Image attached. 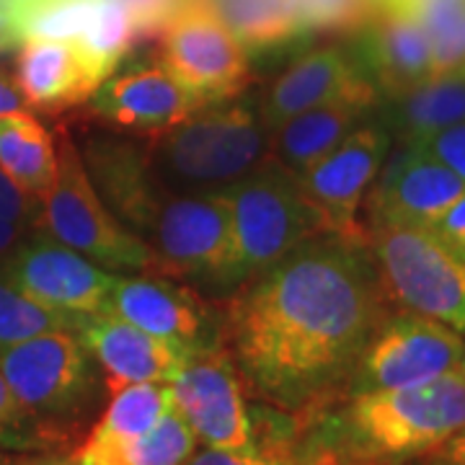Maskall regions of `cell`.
<instances>
[{
  "mask_svg": "<svg viewBox=\"0 0 465 465\" xmlns=\"http://www.w3.org/2000/svg\"><path fill=\"white\" fill-rule=\"evenodd\" d=\"M460 367H463V375H465V351H463V365H460Z\"/></svg>",
  "mask_w": 465,
  "mask_h": 465,
  "instance_id": "7bdbcfd3",
  "label": "cell"
},
{
  "mask_svg": "<svg viewBox=\"0 0 465 465\" xmlns=\"http://www.w3.org/2000/svg\"><path fill=\"white\" fill-rule=\"evenodd\" d=\"M39 217L54 241L109 272H148L158 256L101 200L70 137L57 145V176L39 200Z\"/></svg>",
  "mask_w": 465,
  "mask_h": 465,
  "instance_id": "5b68a950",
  "label": "cell"
},
{
  "mask_svg": "<svg viewBox=\"0 0 465 465\" xmlns=\"http://www.w3.org/2000/svg\"><path fill=\"white\" fill-rule=\"evenodd\" d=\"M463 333L448 323L403 311L381 321L351 367V396L421 385L463 365Z\"/></svg>",
  "mask_w": 465,
  "mask_h": 465,
  "instance_id": "9c48e42d",
  "label": "cell"
},
{
  "mask_svg": "<svg viewBox=\"0 0 465 465\" xmlns=\"http://www.w3.org/2000/svg\"><path fill=\"white\" fill-rule=\"evenodd\" d=\"M88 176L106 202V207L122 223H130L137 231H148L150 220L163 200L155 189V173L148 155H140L133 145L124 143H91L85 150Z\"/></svg>",
  "mask_w": 465,
  "mask_h": 465,
  "instance_id": "44dd1931",
  "label": "cell"
},
{
  "mask_svg": "<svg viewBox=\"0 0 465 465\" xmlns=\"http://www.w3.org/2000/svg\"><path fill=\"white\" fill-rule=\"evenodd\" d=\"M246 50H269L305 32L295 0H215Z\"/></svg>",
  "mask_w": 465,
  "mask_h": 465,
  "instance_id": "4316f807",
  "label": "cell"
},
{
  "mask_svg": "<svg viewBox=\"0 0 465 465\" xmlns=\"http://www.w3.org/2000/svg\"><path fill=\"white\" fill-rule=\"evenodd\" d=\"M140 36V26L124 0H104L88 32L75 42L84 54L106 81L116 63L127 54L133 42Z\"/></svg>",
  "mask_w": 465,
  "mask_h": 465,
  "instance_id": "f1b7e54d",
  "label": "cell"
},
{
  "mask_svg": "<svg viewBox=\"0 0 465 465\" xmlns=\"http://www.w3.org/2000/svg\"><path fill=\"white\" fill-rule=\"evenodd\" d=\"M104 313L197 351L207 341V308L192 290L161 277H114Z\"/></svg>",
  "mask_w": 465,
  "mask_h": 465,
  "instance_id": "d6986e66",
  "label": "cell"
},
{
  "mask_svg": "<svg viewBox=\"0 0 465 465\" xmlns=\"http://www.w3.org/2000/svg\"><path fill=\"white\" fill-rule=\"evenodd\" d=\"M171 393L173 409L204 448L241 450L253 442L243 382L223 349L192 351L171 382Z\"/></svg>",
  "mask_w": 465,
  "mask_h": 465,
  "instance_id": "4fadbf2b",
  "label": "cell"
},
{
  "mask_svg": "<svg viewBox=\"0 0 465 465\" xmlns=\"http://www.w3.org/2000/svg\"><path fill=\"white\" fill-rule=\"evenodd\" d=\"M341 432L347 460L399 463L432 455L465 432L463 367L421 385L354 393Z\"/></svg>",
  "mask_w": 465,
  "mask_h": 465,
  "instance_id": "7a4b0ae2",
  "label": "cell"
},
{
  "mask_svg": "<svg viewBox=\"0 0 465 465\" xmlns=\"http://www.w3.org/2000/svg\"><path fill=\"white\" fill-rule=\"evenodd\" d=\"M393 134L385 124L360 122L336 148L298 176L305 202L316 213L321 231L347 243L362 246L367 235L360 225V207L381 173Z\"/></svg>",
  "mask_w": 465,
  "mask_h": 465,
  "instance_id": "30bf717a",
  "label": "cell"
},
{
  "mask_svg": "<svg viewBox=\"0 0 465 465\" xmlns=\"http://www.w3.org/2000/svg\"><path fill=\"white\" fill-rule=\"evenodd\" d=\"M367 241L382 295L465 333V256L421 225L375 223Z\"/></svg>",
  "mask_w": 465,
  "mask_h": 465,
  "instance_id": "277c9868",
  "label": "cell"
},
{
  "mask_svg": "<svg viewBox=\"0 0 465 465\" xmlns=\"http://www.w3.org/2000/svg\"><path fill=\"white\" fill-rule=\"evenodd\" d=\"M269 137L262 116L246 104H225L183 119L153 140L155 179L182 192H220L266 163Z\"/></svg>",
  "mask_w": 465,
  "mask_h": 465,
  "instance_id": "3957f363",
  "label": "cell"
},
{
  "mask_svg": "<svg viewBox=\"0 0 465 465\" xmlns=\"http://www.w3.org/2000/svg\"><path fill=\"white\" fill-rule=\"evenodd\" d=\"M381 305L378 269L362 246L308 241L235 300V367L272 403L311 406L351 375L381 326Z\"/></svg>",
  "mask_w": 465,
  "mask_h": 465,
  "instance_id": "6da1fadb",
  "label": "cell"
},
{
  "mask_svg": "<svg viewBox=\"0 0 465 465\" xmlns=\"http://www.w3.org/2000/svg\"><path fill=\"white\" fill-rule=\"evenodd\" d=\"M32 465H75L73 458H34Z\"/></svg>",
  "mask_w": 465,
  "mask_h": 465,
  "instance_id": "b9f144b4",
  "label": "cell"
},
{
  "mask_svg": "<svg viewBox=\"0 0 465 465\" xmlns=\"http://www.w3.org/2000/svg\"><path fill=\"white\" fill-rule=\"evenodd\" d=\"M34 419L14 396V391L8 388V382L0 372V445L3 448H24L29 445V427Z\"/></svg>",
  "mask_w": 465,
  "mask_h": 465,
  "instance_id": "836d02e7",
  "label": "cell"
},
{
  "mask_svg": "<svg viewBox=\"0 0 465 465\" xmlns=\"http://www.w3.org/2000/svg\"><path fill=\"white\" fill-rule=\"evenodd\" d=\"M313 465H388V463H370V460H341V458H321Z\"/></svg>",
  "mask_w": 465,
  "mask_h": 465,
  "instance_id": "60d3db41",
  "label": "cell"
},
{
  "mask_svg": "<svg viewBox=\"0 0 465 465\" xmlns=\"http://www.w3.org/2000/svg\"><path fill=\"white\" fill-rule=\"evenodd\" d=\"M430 231L437 232L450 249L465 256V194H460L442 215L437 217V223L430 225Z\"/></svg>",
  "mask_w": 465,
  "mask_h": 465,
  "instance_id": "d590c367",
  "label": "cell"
},
{
  "mask_svg": "<svg viewBox=\"0 0 465 465\" xmlns=\"http://www.w3.org/2000/svg\"><path fill=\"white\" fill-rule=\"evenodd\" d=\"M0 277L52 311L81 318L106 311L116 274L47 232L21 241L5 256Z\"/></svg>",
  "mask_w": 465,
  "mask_h": 465,
  "instance_id": "7c38bea8",
  "label": "cell"
},
{
  "mask_svg": "<svg viewBox=\"0 0 465 465\" xmlns=\"http://www.w3.org/2000/svg\"><path fill=\"white\" fill-rule=\"evenodd\" d=\"M75 323L78 318L52 311L29 295H24L5 277H0V349L26 341L36 333L75 329Z\"/></svg>",
  "mask_w": 465,
  "mask_h": 465,
  "instance_id": "f546056e",
  "label": "cell"
},
{
  "mask_svg": "<svg viewBox=\"0 0 465 465\" xmlns=\"http://www.w3.org/2000/svg\"><path fill=\"white\" fill-rule=\"evenodd\" d=\"M421 460L434 465H465V432L455 434L442 448H437L432 455H427Z\"/></svg>",
  "mask_w": 465,
  "mask_h": 465,
  "instance_id": "8d00e7d4",
  "label": "cell"
},
{
  "mask_svg": "<svg viewBox=\"0 0 465 465\" xmlns=\"http://www.w3.org/2000/svg\"><path fill=\"white\" fill-rule=\"evenodd\" d=\"M339 99L375 106L381 94L354 54L341 47H318L305 52L282 75L274 78L262 101L259 116L266 133H272L284 119Z\"/></svg>",
  "mask_w": 465,
  "mask_h": 465,
  "instance_id": "9a60e30c",
  "label": "cell"
},
{
  "mask_svg": "<svg viewBox=\"0 0 465 465\" xmlns=\"http://www.w3.org/2000/svg\"><path fill=\"white\" fill-rule=\"evenodd\" d=\"M0 217L21 223V225H32L39 217V200L21 192L16 183L5 176L3 168H0Z\"/></svg>",
  "mask_w": 465,
  "mask_h": 465,
  "instance_id": "e575fe53",
  "label": "cell"
},
{
  "mask_svg": "<svg viewBox=\"0 0 465 465\" xmlns=\"http://www.w3.org/2000/svg\"><path fill=\"white\" fill-rule=\"evenodd\" d=\"M104 0H5L0 21L11 42H78Z\"/></svg>",
  "mask_w": 465,
  "mask_h": 465,
  "instance_id": "484cf974",
  "label": "cell"
},
{
  "mask_svg": "<svg viewBox=\"0 0 465 465\" xmlns=\"http://www.w3.org/2000/svg\"><path fill=\"white\" fill-rule=\"evenodd\" d=\"M370 109V104L351 99L305 109L269 133V150H274V161L298 179L321 158H326L365 119Z\"/></svg>",
  "mask_w": 465,
  "mask_h": 465,
  "instance_id": "7402d4cb",
  "label": "cell"
},
{
  "mask_svg": "<svg viewBox=\"0 0 465 465\" xmlns=\"http://www.w3.org/2000/svg\"><path fill=\"white\" fill-rule=\"evenodd\" d=\"M91 99L104 122L153 140L204 106L161 63L106 78Z\"/></svg>",
  "mask_w": 465,
  "mask_h": 465,
  "instance_id": "2e32d148",
  "label": "cell"
},
{
  "mask_svg": "<svg viewBox=\"0 0 465 465\" xmlns=\"http://www.w3.org/2000/svg\"><path fill=\"white\" fill-rule=\"evenodd\" d=\"M414 145L427 150L430 155H434L440 163H445L455 176H460L465 182V119L419 140Z\"/></svg>",
  "mask_w": 465,
  "mask_h": 465,
  "instance_id": "d6a6232c",
  "label": "cell"
},
{
  "mask_svg": "<svg viewBox=\"0 0 465 465\" xmlns=\"http://www.w3.org/2000/svg\"><path fill=\"white\" fill-rule=\"evenodd\" d=\"M197 445L200 440L189 430V424L176 409H171L153 430L127 442L124 448L99 458L78 460L75 465H186Z\"/></svg>",
  "mask_w": 465,
  "mask_h": 465,
  "instance_id": "83f0119b",
  "label": "cell"
},
{
  "mask_svg": "<svg viewBox=\"0 0 465 465\" xmlns=\"http://www.w3.org/2000/svg\"><path fill=\"white\" fill-rule=\"evenodd\" d=\"M34 458L29 455H16V452H8V450H0V465H32Z\"/></svg>",
  "mask_w": 465,
  "mask_h": 465,
  "instance_id": "ab89813d",
  "label": "cell"
},
{
  "mask_svg": "<svg viewBox=\"0 0 465 465\" xmlns=\"http://www.w3.org/2000/svg\"><path fill=\"white\" fill-rule=\"evenodd\" d=\"M109 393V406L88 432L84 445L70 455L75 463L124 448L127 442L153 430L161 416L173 409V393L168 382H134Z\"/></svg>",
  "mask_w": 465,
  "mask_h": 465,
  "instance_id": "603a6c76",
  "label": "cell"
},
{
  "mask_svg": "<svg viewBox=\"0 0 465 465\" xmlns=\"http://www.w3.org/2000/svg\"><path fill=\"white\" fill-rule=\"evenodd\" d=\"M145 232L153 235L150 249L173 272L215 282L243 280L223 189L163 194Z\"/></svg>",
  "mask_w": 465,
  "mask_h": 465,
  "instance_id": "ba28073f",
  "label": "cell"
},
{
  "mask_svg": "<svg viewBox=\"0 0 465 465\" xmlns=\"http://www.w3.org/2000/svg\"><path fill=\"white\" fill-rule=\"evenodd\" d=\"M465 119V75H434L391 99L388 133L401 143H419Z\"/></svg>",
  "mask_w": 465,
  "mask_h": 465,
  "instance_id": "d4e9b609",
  "label": "cell"
},
{
  "mask_svg": "<svg viewBox=\"0 0 465 465\" xmlns=\"http://www.w3.org/2000/svg\"><path fill=\"white\" fill-rule=\"evenodd\" d=\"M14 84L26 109L63 112L91 99L104 78L75 42L32 39L21 42Z\"/></svg>",
  "mask_w": 465,
  "mask_h": 465,
  "instance_id": "ffe728a7",
  "label": "cell"
},
{
  "mask_svg": "<svg viewBox=\"0 0 465 465\" xmlns=\"http://www.w3.org/2000/svg\"><path fill=\"white\" fill-rule=\"evenodd\" d=\"M24 109H26V104L21 99L14 78H8L5 73H0V116L24 112Z\"/></svg>",
  "mask_w": 465,
  "mask_h": 465,
  "instance_id": "74e56055",
  "label": "cell"
},
{
  "mask_svg": "<svg viewBox=\"0 0 465 465\" xmlns=\"http://www.w3.org/2000/svg\"><path fill=\"white\" fill-rule=\"evenodd\" d=\"M295 5L305 32L362 29L372 14V0H295Z\"/></svg>",
  "mask_w": 465,
  "mask_h": 465,
  "instance_id": "4dcf8cb0",
  "label": "cell"
},
{
  "mask_svg": "<svg viewBox=\"0 0 465 465\" xmlns=\"http://www.w3.org/2000/svg\"><path fill=\"white\" fill-rule=\"evenodd\" d=\"M223 192L231 207L243 280L262 274L323 232L300 192L298 179L277 161H266Z\"/></svg>",
  "mask_w": 465,
  "mask_h": 465,
  "instance_id": "8992f818",
  "label": "cell"
},
{
  "mask_svg": "<svg viewBox=\"0 0 465 465\" xmlns=\"http://www.w3.org/2000/svg\"><path fill=\"white\" fill-rule=\"evenodd\" d=\"M186 465H295L282 445H253L241 450H194Z\"/></svg>",
  "mask_w": 465,
  "mask_h": 465,
  "instance_id": "1f68e13d",
  "label": "cell"
},
{
  "mask_svg": "<svg viewBox=\"0 0 465 465\" xmlns=\"http://www.w3.org/2000/svg\"><path fill=\"white\" fill-rule=\"evenodd\" d=\"M24 232H26V225L0 217V259H5L11 251L16 249L18 243L24 241Z\"/></svg>",
  "mask_w": 465,
  "mask_h": 465,
  "instance_id": "f35d334b",
  "label": "cell"
},
{
  "mask_svg": "<svg viewBox=\"0 0 465 465\" xmlns=\"http://www.w3.org/2000/svg\"><path fill=\"white\" fill-rule=\"evenodd\" d=\"M362 32V52L357 60L378 94L396 99L434 78L432 42L424 26L403 8L372 0V14Z\"/></svg>",
  "mask_w": 465,
  "mask_h": 465,
  "instance_id": "ac0fdd59",
  "label": "cell"
},
{
  "mask_svg": "<svg viewBox=\"0 0 465 465\" xmlns=\"http://www.w3.org/2000/svg\"><path fill=\"white\" fill-rule=\"evenodd\" d=\"M75 333L85 351L106 375V388L116 391L134 382H173L182 372L189 349L137 329L114 313L81 316Z\"/></svg>",
  "mask_w": 465,
  "mask_h": 465,
  "instance_id": "e0dca14e",
  "label": "cell"
},
{
  "mask_svg": "<svg viewBox=\"0 0 465 465\" xmlns=\"http://www.w3.org/2000/svg\"><path fill=\"white\" fill-rule=\"evenodd\" d=\"M460 194H465L460 176L424 148L401 143L396 153H388L367 197L375 223L430 228Z\"/></svg>",
  "mask_w": 465,
  "mask_h": 465,
  "instance_id": "5bb4252c",
  "label": "cell"
},
{
  "mask_svg": "<svg viewBox=\"0 0 465 465\" xmlns=\"http://www.w3.org/2000/svg\"><path fill=\"white\" fill-rule=\"evenodd\" d=\"M0 372L34 421L75 414L91 388L88 351L75 329L36 333L3 347Z\"/></svg>",
  "mask_w": 465,
  "mask_h": 465,
  "instance_id": "8fae6325",
  "label": "cell"
},
{
  "mask_svg": "<svg viewBox=\"0 0 465 465\" xmlns=\"http://www.w3.org/2000/svg\"><path fill=\"white\" fill-rule=\"evenodd\" d=\"M424 465H434V463H424Z\"/></svg>",
  "mask_w": 465,
  "mask_h": 465,
  "instance_id": "ee69618b",
  "label": "cell"
},
{
  "mask_svg": "<svg viewBox=\"0 0 465 465\" xmlns=\"http://www.w3.org/2000/svg\"><path fill=\"white\" fill-rule=\"evenodd\" d=\"M155 36L161 65L204 106L231 101L249 84V50L215 0H173Z\"/></svg>",
  "mask_w": 465,
  "mask_h": 465,
  "instance_id": "52a82bcc",
  "label": "cell"
},
{
  "mask_svg": "<svg viewBox=\"0 0 465 465\" xmlns=\"http://www.w3.org/2000/svg\"><path fill=\"white\" fill-rule=\"evenodd\" d=\"M0 168L34 200H42L57 176V145L29 109L0 116Z\"/></svg>",
  "mask_w": 465,
  "mask_h": 465,
  "instance_id": "cb8c5ba5",
  "label": "cell"
}]
</instances>
